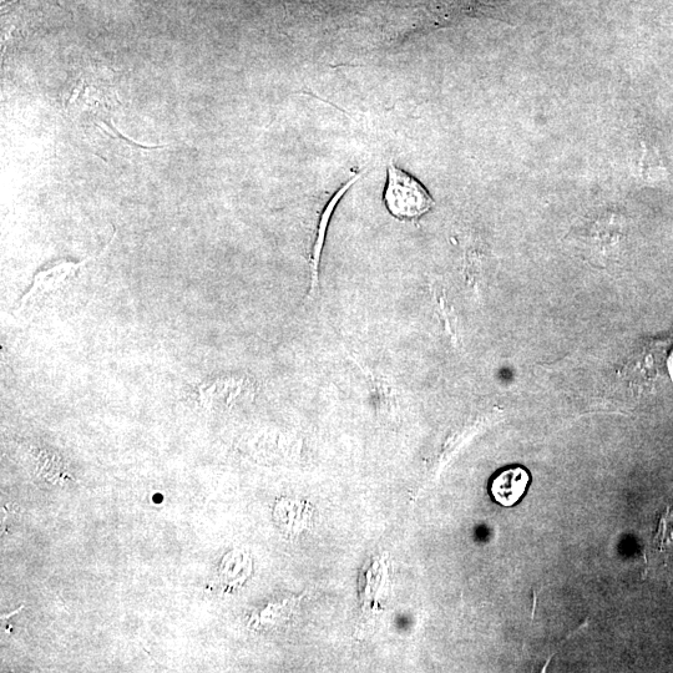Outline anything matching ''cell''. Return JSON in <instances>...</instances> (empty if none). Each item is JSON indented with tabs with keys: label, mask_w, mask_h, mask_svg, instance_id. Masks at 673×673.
I'll list each match as a JSON object with an SVG mask.
<instances>
[{
	"label": "cell",
	"mask_w": 673,
	"mask_h": 673,
	"mask_svg": "<svg viewBox=\"0 0 673 673\" xmlns=\"http://www.w3.org/2000/svg\"><path fill=\"white\" fill-rule=\"evenodd\" d=\"M359 177H361V174H357L356 176H353L351 180L347 181L346 184L333 195L332 199L325 207V210L322 212L320 224H318L317 227L315 245H313L312 251V290H315L318 286V270H320L323 246H325L328 225H330L333 212L337 209L338 202L341 201L344 194L351 189L354 182L359 180Z\"/></svg>",
	"instance_id": "obj_3"
},
{
	"label": "cell",
	"mask_w": 673,
	"mask_h": 673,
	"mask_svg": "<svg viewBox=\"0 0 673 673\" xmlns=\"http://www.w3.org/2000/svg\"><path fill=\"white\" fill-rule=\"evenodd\" d=\"M530 483V475L524 468L515 467L504 470L492 483V494L499 504L513 506L519 502Z\"/></svg>",
	"instance_id": "obj_2"
},
{
	"label": "cell",
	"mask_w": 673,
	"mask_h": 673,
	"mask_svg": "<svg viewBox=\"0 0 673 673\" xmlns=\"http://www.w3.org/2000/svg\"><path fill=\"white\" fill-rule=\"evenodd\" d=\"M384 204L398 220H416L432 209V196L416 177L399 169L394 163L388 165V181L384 190Z\"/></svg>",
	"instance_id": "obj_1"
}]
</instances>
